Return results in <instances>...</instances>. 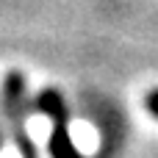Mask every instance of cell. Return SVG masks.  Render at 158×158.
<instances>
[{
	"mask_svg": "<svg viewBox=\"0 0 158 158\" xmlns=\"http://www.w3.org/2000/svg\"><path fill=\"white\" fill-rule=\"evenodd\" d=\"M147 108H150V111L158 117V92H153V94L147 97Z\"/></svg>",
	"mask_w": 158,
	"mask_h": 158,
	"instance_id": "2",
	"label": "cell"
},
{
	"mask_svg": "<svg viewBox=\"0 0 158 158\" xmlns=\"http://www.w3.org/2000/svg\"><path fill=\"white\" fill-rule=\"evenodd\" d=\"M36 108L53 117V133H50V153L53 158H81V153L75 150L69 131H67V106L58 97V92H42L36 100Z\"/></svg>",
	"mask_w": 158,
	"mask_h": 158,
	"instance_id": "1",
	"label": "cell"
}]
</instances>
